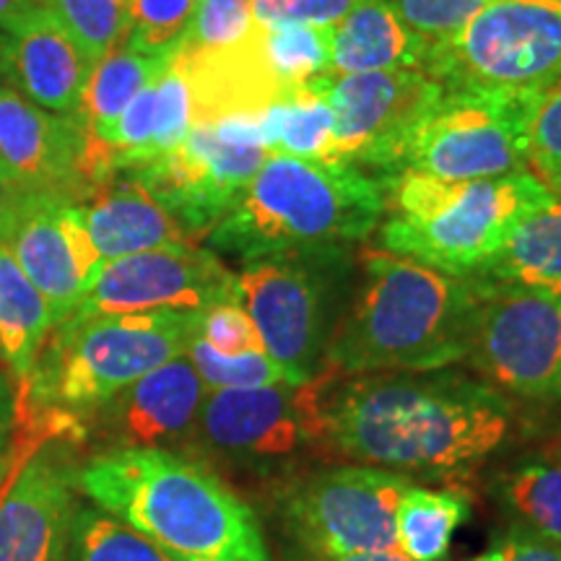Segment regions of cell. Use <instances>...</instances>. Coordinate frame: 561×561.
I'll return each mask as SVG.
<instances>
[{
  "mask_svg": "<svg viewBox=\"0 0 561 561\" xmlns=\"http://www.w3.org/2000/svg\"><path fill=\"white\" fill-rule=\"evenodd\" d=\"M322 439L348 458L403 476L458 481L507 442L512 403L455 369L354 375L322 369Z\"/></svg>",
  "mask_w": 561,
  "mask_h": 561,
  "instance_id": "cell-1",
  "label": "cell"
},
{
  "mask_svg": "<svg viewBox=\"0 0 561 561\" xmlns=\"http://www.w3.org/2000/svg\"><path fill=\"white\" fill-rule=\"evenodd\" d=\"M76 491L174 561H273L255 510L203 460L180 450H100Z\"/></svg>",
  "mask_w": 561,
  "mask_h": 561,
  "instance_id": "cell-2",
  "label": "cell"
},
{
  "mask_svg": "<svg viewBox=\"0 0 561 561\" xmlns=\"http://www.w3.org/2000/svg\"><path fill=\"white\" fill-rule=\"evenodd\" d=\"M351 310L335 325L322 369L333 375L432 371L468 359L479 291L471 278L369 250Z\"/></svg>",
  "mask_w": 561,
  "mask_h": 561,
  "instance_id": "cell-3",
  "label": "cell"
},
{
  "mask_svg": "<svg viewBox=\"0 0 561 561\" xmlns=\"http://www.w3.org/2000/svg\"><path fill=\"white\" fill-rule=\"evenodd\" d=\"M385 216L382 185L356 167L271 153L208 250L242 265L276 255L335 252L364 242Z\"/></svg>",
  "mask_w": 561,
  "mask_h": 561,
  "instance_id": "cell-4",
  "label": "cell"
},
{
  "mask_svg": "<svg viewBox=\"0 0 561 561\" xmlns=\"http://www.w3.org/2000/svg\"><path fill=\"white\" fill-rule=\"evenodd\" d=\"M382 193V250L460 278L486 268L528 216L557 201L530 170L466 182L403 170Z\"/></svg>",
  "mask_w": 561,
  "mask_h": 561,
  "instance_id": "cell-5",
  "label": "cell"
},
{
  "mask_svg": "<svg viewBox=\"0 0 561 561\" xmlns=\"http://www.w3.org/2000/svg\"><path fill=\"white\" fill-rule=\"evenodd\" d=\"M198 312H136L60 322L47 335L30 382L16 392V416L39 434L100 409L161 364L187 354Z\"/></svg>",
  "mask_w": 561,
  "mask_h": 561,
  "instance_id": "cell-6",
  "label": "cell"
},
{
  "mask_svg": "<svg viewBox=\"0 0 561 561\" xmlns=\"http://www.w3.org/2000/svg\"><path fill=\"white\" fill-rule=\"evenodd\" d=\"M346 252H301L244 263L237 297L261 333L265 354L289 385H307L322 371L339 325V291Z\"/></svg>",
  "mask_w": 561,
  "mask_h": 561,
  "instance_id": "cell-7",
  "label": "cell"
},
{
  "mask_svg": "<svg viewBox=\"0 0 561 561\" xmlns=\"http://www.w3.org/2000/svg\"><path fill=\"white\" fill-rule=\"evenodd\" d=\"M442 89L543 91L561 79V0H496L430 50Z\"/></svg>",
  "mask_w": 561,
  "mask_h": 561,
  "instance_id": "cell-8",
  "label": "cell"
},
{
  "mask_svg": "<svg viewBox=\"0 0 561 561\" xmlns=\"http://www.w3.org/2000/svg\"><path fill=\"white\" fill-rule=\"evenodd\" d=\"M265 159L261 115H229L195 121L178 149L125 174L136 178L170 210L195 242L208 237L240 203Z\"/></svg>",
  "mask_w": 561,
  "mask_h": 561,
  "instance_id": "cell-9",
  "label": "cell"
},
{
  "mask_svg": "<svg viewBox=\"0 0 561 561\" xmlns=\"http://www.w3.org/2000/svg\"><path fill=\"white\" fill-rule=\"evenodd\" d=\"M538 94L445 89L419 125L403 170L450 182L496 180L528 170V136Z\"/></svg>",
  "mask_w": 561,
  "mask_h": 561,
  "instance_id": "cell-10",
  "label": "cell"
},
{
  "mask_svg": "<svg viewBox=\"0 0 561 561\" xmlns=\"http://www.w3.org/2000/svg\"><path fill=\"white\" fill-rule=\"evenodd\" d=\"M320 81L335 115L325 161L380 172V185L403 170L419 125L445 91L424 70L328 73Z\"/></svg>",
  "mask_w": 561,
  "mask_h": 561,
  "instance_id": "cell-11",
  "label": "cell"
},
{
  "mask_svg": "<svg viewBox=\"0 0 561 561\" xmlns=\"http://www.w3.org/2000/svg\"><path fill=\"white\" fill-rule=\"evenodd\" d=\"M411 483L409 476L375 466L314 473L286 496V528L307 557L398 551L396 510Z\"/></svg>",
  "mask_w": 561,
  "mask_h": 561,
  "instance_id": "cell-12",
  "label": "cell"
},
{
  "mask_svg": "<svg viewBox=\"0 0 561 561\" xmlns=\"http://www.w3.org/2000/svg\"><path fill=\"white\" fill-rule=\"evenodd\" d=\"M322 375L307 385L214 390L203 401L195 439L229 466L257 473L280 471L318 447Z\"/></svg>",
  "mask_w": 561,
  "mask_h": 561,
  "instance_id": "cell-13",
  "label": "cell"
},
{
  "mask_svg": "<svg viewBox=\"0 0 561 561\" xmlns=\"http://www.w3.org/2000/svg\"><path fill=\"white\" fill-rule=\"evenodd\" d=\"M468 362L481 380L528 401H549L561 392V297L481 286Z\"/></svg>",
  "mask_w": 561,
  "mask_h": 561,
  "instance_id": "cell-14",
  "label": "cell"
},
{
  "mask_svg": "<svg viewBox=\"0 0 561 561\" xmlns=\"http://www.w3.org/2000/svg\"><path fill=\"white\" fill-rule=\"evenodd\" d=\"M237 297V273L195 242L102 263L83 299L62 322L136 312H203Z\"/></svg>",
  "mask_w": 561,
  "mask_h": 561,
  "instance_id": "cell-15",
  "label": "cell"
},
{
  "mask_svg": "<svg viewBox=\"0 0 561 561\" xmlns=\"http://www.w3.org/2000/svg\"><path fill=\"white\" fill-rule=\"evenodd\" d=\"M206 396L198 369L182 354L123 388L100 409L70 419L76 442L100 439L104 450H178L187 442L193 445Z\"/></svg>",
  "mask_w": 561,
  "mask_h": 561,
  "instance_id": "cell-16",
  "label": "cell"
},
{
  "mask_svg": "<svg viewBox=\"0 0 561 561\" xmlns=\"http://www.w3.org/2000/svg\"><path fill=\"white\" fill-rule=\"evenodd\" d=\"M0 167L34 193L81 203L94 187L91 138L79 115H58L0 89Z\"/></svg>",
  "mask_w": 561,
  "mask_h": 561,
  "instance_id": "cell-17",
  "label": "cell"
},
{
  "mask_svg": "<svg viewBox=\"0 0 561 561\" xmlns=\"http://www.w3.org/2000/svg\"><path fill=\"white\" fill-rule=\"evenodd\" d=\"M76 468L60 439L19 462L0 494V561H66Z\"/></svg>",
  "mask_w": 561,
  "mask_h": 561,
  "instance_id": "cell-18",
  "label": "cell"
},
{
  "mask_svg": "<svg viewBox=\"0 0 561 561\" xmlns=\"http://www.w3.org/2000/svg\"><path fill=\"white\" fill-rule=\"evenodd\" d=\"M5 248L47 299L55 325L76 310L104 263L91 242L81 206L60 195H39Z\"/></svg>",
  "mask_w": 561,
  "mask_h": 561,
  "instance_id": "cell-19",
  "label": "cell"
},
{
  "mask_svg": "<svg viewBox=\"0 0 561 561\" xmlns=\"http://www.w3.org/2000/svg\"><path fill=\"white\" fill-rule=\"evenodd\" d=\"M11 76L26 100L58 115H79L83 89L96 62L45 5L21 16L5 30Z\"/></svg>",
  "mask_w": 561,
  "mask_h": 561,
  "instance_id": "cell-20",
  "label": "cell"
},
{
  "mask_svg": "<svg viewBox=\"0 0 561 561\" xmlns=\"http://www.w3.org/2000/svg\"><path fill=\"white\" fill-rule=\"evenodd\" d=\"M79 206L91 242L104 263L167 244L193 242L170 210L125 172L91 187Z\"/></svg>",
  "mask_w": 561,
  "mask_h": 561,
  "instance_id": "cell-21",
  "label": "cell"
},
{
  "mask_svg": "<svg viewBox=\"0 0 561 561\" xmlns=\"http://www.w3.org/2000/svg\"><path fill=\"white\" fill-rule=\"evenodd\" d=\"M430 45L388 0H362L331 26V76L424 70Z\"/></svg>",
  "mask_w": 561,
  "mask_h": 561,
  "instance_id": "cell-22",
  "label": "cell"
},
{
  "mask_svg": "<svg viewBox=\"0 0 561 561\" xmlns=\"http://www.w3.org/2000/svg\"><path fill=\"white\" fill-rule=\"evenodd\" d=\"M53 328L55 318L47 299L0 242V362L9 369L16 392L30 382L34 362Z\"/></svg>",
  "mask_w": 561,
  "mask_h": 561,
  "instance_id": "cell-23",
  "label": "cell"
},
{
  "mask_svg": "<svg viewBox=\"0 0 561 561\" xmlns=\"http://www.w3.org/2000/svg\"><path fill=\"white\" fill-rule=\"evenodd\" d=\"M471 280L561 297V198L528 216L500 255Z\"/></svg>",
  "mask_w": 561,
  "mask_h": 561,
  "instance_id": "cell-24",
  "label": "cell"
},
{
  "mask_svg": "<svg viewBox=\"0 0 561 561\" xmlns=\"http://www.w3.org/2000/svg\"><path fill=\"white\" fill-rule=\"evenodd\" d=\"M172 62L174 55H146L130 50L128 45L104 55L91 70L79 107V121L89 130V138L100 144L125 107Z\"/></svg>",
  "mask_w": 561,
  "mask_h": 561,
  "instance_id": "cell-25",
  "label": "cell"
},
{
  "mask_svg": "<svg viewBox=\"0 0 561 561\" xmlns=\"http://www.w3.org/2000/svg\"><path fill=\"white\" fill-rule=\"evenodd\" d=\"M333 123V104L320 79L286 91L261 115L265 151L268 157L328 159Z\"/></svg>",
  "mask_w": 561,
  "mask_h": 561,
  "instance_id": "cell-26",
  "label": "cell"
},
{
  "mask_svg": "<svg viewBox=\"0 0 561 561\" xmlns=\"http://www.w3.org/2000/svg\"><path fill=\"white\" fill-rule=\"evenodd\" d=\"M471 517V496L460 489L411 483L396 510V546L411 561H442L455 530Z\"/></svg>",
  "mask_w": 561,
  "mask_h": 561,
  "instance_id": "cell-27",
  "label": "cell"
},
{
  "mask_svg": "<svg viewBox=\"0 0 561 561\" xmlns=\"http://www.w3.org/2000/svg\"><path fill=\"white\" fill-rule=\"evenodd\" d=\"M496 500L517 525L561 543V466L523 462L496 479Z\"/></svg>",
  "mask_w": 561,
  "mask_h": 561,
  "instance_id": "cell-28",
  "label": "cell"
},
{
  "mask_svg": "<svg viewBox=\"0 0 561 561\" xmlns=\"http://www.w3.org/2000/svg\"><path fill=\"white\" fill-rule=\"evenodd\" d=\"M257 30L265 68L284 94L331 73V26L284 24Z\"/></svg>",
  "mask_w": 561,
  "mask_h": 561,
  "instance_id": "cell-29",
  "label": "cell"
},
{
  "mask_svg": "<svg viewBox=\"0 0 561 561\" xmlns=\"http://www.w3.org/2000/svg\"><path fill=\"white\" fill-rule=\"evenodd\" d=\"M66 561H174L157 543L100 507H76Z\"/></svg>",
  "mask_w": 561,
  "mask_h": 561,
  "instance_id": "cell-30",
  "label": "cell"
},
{
  "mask_svg": "<svg viewBox=\"0 0 561 561\" xmlns=\"http://www.w3.org/2000/svg\"><path fill=\"white\" fill-rule=\"evenodd\" d=\"M91 60L100 62L128 42V0H42Z\"/></svg>",
  "mask_w": 561,
  "mask_h": 561,
  "instance_id": "cell-31",
  "label": "cell"
},
{
  "mask_svg": "<svg viewBox=\"0 0 561 561\" xmlns=\"http://www.w3.org/2000/svg\"><path fill=\"white\" fill-rule=\"evenodd\" d=\"M198 0H128L130 32L125 45L146 55H178Z\"/></svg>",
  "mask_w": 561,
  "mask_h": 561,
  "instance_id": "cell-32",
  "label": "cell"
},
{
  "mask_svg": "<svg viewBox=\"0 0 561 561\" xmlns=\"http://www.w3.org/2000/svg\"><path fill=\"white\" fill-rule=\"evenodd\" d=\"M187 356L198 369L203 385L208 392L214 390H244L265 388V385L286 382L284 369L271 359L265 351H250L240 356H224L214 351L206 341L193 335Z\"/></svg>",
  "mask_w": 561,
  "mask_h": 561,
  "instance_id": "cell-33",
  "label": "cell"
},
{
  "mask_svg": "<svg viewBox=\"0 0 561 561\" xmlns=\"http://www.w3.org/2000/svg\"><path fill=\"white\" fill-rule=\"evenodd\" d=\"M255 26L250 0H201L178 55H203L240 45Z\"/></svg>",
  "mask_w": 561,
  "mask_h": 561,
  "instance_id": "cell-34",
  "label": "cell"
},
{
  "mask_svg": "<svg viewBox=\"0 0 561 561\" xmlns=\"http://www.w3.org/2000/svg\"><path fill=\"white\" fill-rule=\"evenodd\" d=\"M528 170L549 191L561 193V79L538 94L528 136Z\"/></svg>",
  "mask_w": 561,
  "mask_h": 561,
  "instance_id": "cell-35",
  "label": "cell"
},
{
  "mask_svg": "<svg viewBox=\"0 0 561 561\" xmlns=\"http://www.w3.org/2000/svg\"><path fill=\"white\" fill-rule=\"evenodd\" d=\"M411 32L430 45L450 39L496 0H388Z\"/></svg>",
  "mask_w": 561,
  "mask_h": 561,
  "instance_id": "cell-36",
  "label": "cell"
},
{
  "mask_svg": "<svg viewBox=\"0 0 561 561\" xmlns=\"http://www.w3.org/2000/svg\"><path fill=\"white\" fill-rule=\"evenodd\" d=\"M195 335L224 356L265 351L261 333H257L248 310L240 305V299L219 301V305H210L198 312V331H195Z\"/></svg>",
  "mask_w": 561,
  "mask_h": 561,
  "instance_id": "cell-37",
  "label": "cell"
},
{
  "mask_svg": "<svg viewBox=\"0 0 561 561\" xmlns=\"http://www.w3.org/2000/svg\"><path fill=\"white\" fill-rule=\"evenodd\" d=\"M362 0H250L252 21L263 30L284 24L333 26Z\"/></svg>",
  "mask_w": 561,
  "mask_h": 561,
  "instance_id": "cell-38",
  "label": "cell"
},
{
  "mask_svg": "<svg viewBox=\"0 0 561 561\" xmlns=\"http://www.w3.org/2000/svg\"><path fill=\"white\" fill-rule=\"evenodd\" d=\"M504 561H561V543L512 523L502 538Z\"/></svg>",
  "mask_w": 561,
  "mask_h": 561,
  "instance_id": "cell-39",
  "label": "cell"
},
{
  "mask_svg": "<svg viewBox=\"0 0 561 561\" xmlns=\"http://www.w3.org/2000/svg\"><path fill=\"white\" fill-rule=\"evenodd\" d=\"M39 195L45 193L30 191L0 167V242H9L11 231L16 229V224L24 219V214L34 206Z\"/></svg>",
  "mask_w": 561,
  "mask_h": 561,
  "instance_id": "cell-40",
  "label": "cell"
},
{
  "mask_svg": "<svg viewBox=\"0 0 561 561\" xmlns=\"http://www.w3.org/2000/svg\"><path fill=\"white\" fill-rule=\"evenodd\" d=\"M19 466V445L16 437H13V424L0 426V491L5 489L11 473L16 471Z\"/></svg>",
  "mask_w": 561,
  "mask_h": 561,
  "instance_id": "cell-41",
  "label": "cell"
},
{
  "mask_svg": "<svg viewBox=\"0 0 561 561\" xmlns=\"http://www.w3.org/2000/svg\"><path fill=\"white\" fill-rule=\"evenodd\" d=\"M42 5V0H0V30H11L21 16Z\"/></svg>",
  "mask_w": 561,
  "mask_h": 561,
  "instance_id": "cell-42",
  "label": "cell"
},
{
  "mask_svg": "<svg viewBox=\"0 0 561 561\" xmlns=\"http://www.w3.org/2000/svg\"><path fill=\"white\" fill-rule=\"evenodd\" d=\"M16 424V388L11 377L0 371V426Z\"/></svg>",
  "mask_w": 561,
  "mask_h": 561,
  "instance_id": "cell-43",
  "label": "cell"
},
{
  "mask_svg": "<svg viewBox=\"0 0 561 561\" xmlns=\"http://www.w3.org/2000/svg\"><path fill=\"white\" fill-rule=\"evenodd\" d=\"M310 561H411L401 551H375V553H348V557H310Z\"/></svg>",
  "mask_w": 561,
  "mask_h": 561,
  "instance_id": "cell-44",
  "label": "cell"
},
{
  "mask_svg": "<svg viewBox=\"0 0 561 561\" xmlns=\"http://www.w3.org/2000/svg\"><path fill=\"white\" fill-rule=\"evenodd\" d=\"M5 87H13L11 50H9V37H5V32H0V89Z\"/></svg>",
  "mask_w": 561,
  "mask_h": 561,
  "instance_id": "cell-45",
  "label": "cell"
},
{
  "mask_svg": "<svg viewBox=\"0 0 561 561\" xmlns=\"http://www.w3.org/2000/svg\"><path fill=\"white\" fill-rule=\"evenodd\" d=\"M468 561H504L502 546H496V549H491L486 553H479V557H473V559H468Z\"/></svg>",
  "mask_w": 561,
  "mask_h": 561,
  "instance_id": "cell-46",
  "label": "cell"
},
{
  "mask_svg": "<svg viewBox=\"0 0 561 561\" xmlns=\"http://www.w3.org/2000/svg\"><path fill=\"white\" fill-rule=\"evenodd\" d=\"M559 466H561V453H559Z\"/></svg>",
  "mask_w": 561,
  "mask_h": 561,
  "instance_id": "cell-47",
  "label": "cell"
},
{
  "mask_svg": "<svg viewBox=\"0 0 561 561\" xmlns=\"http://www.w3.org/2000/svg\"><path fill=\"white\" fill-rule=\"evenodd\" d=\"M559 198H561V193H559Z\"/></svg>",
  "mask_w": 561,
  "mask_h": 561,
  "instance_id": "cell-48",
  "label": "cell"
},
{
  "mask_svg": "<svg viewBox=\"0 0 561 561\" xmlns=\"http://www.w3.org/2000/svg\"><path fill=\"white\" fill-rule=\"evenodd\" d=\"M198 3H201V0H198Z\"/></svg>",
  "mask_w": 561,
  "mask_h": 561,
  "instance_id": "cell-49",
  "label": "cell"
}]
</instances>
